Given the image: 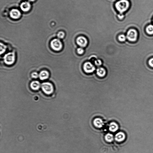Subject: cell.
I'll list each match as a JSON object with an SVG mask.
<instances>
[{"label": "cell", "instance_id": "cell-4", "mask_svg": "<svg viewBox=\"0 0 153 153\" xmlns=\"http://www.w3.org/2000/svg\"><path fill=\"white\" fill-rule=\"evenodd\" d=\"M51 47L54 50L59 51L62 48V44L59 39H55L53 40L51 43Z\"/></svg>", "mask_w": 153, "mask_h": 153}, {"label": "cell", "instance_id": "cell-23", "mask_svg": "<svg viewBox=\"0 0 153 153\" xmlns=\"http://www.w3.org/2000/svg\"><path fill=\"white\" fill-rule=\"evenodd\" d=\"M31 76L33 78H37L38 77L39 75L37 73L34 72L32 74Z\"/></svg>", "mask_w": 153, "mask_h": 153}, {"label": "cell", "instance_id": "cell-2", "mask_svg": "<svg viewBox=\"0 0 153 153\" xmlns=\"http://www.w3.org/2000/svg\"><path fill=\"white\" fill-rule=\"evenodd\" d=\"M41 87L44 92L47 94H51L53 92V87L52 84L49 83H43L42 84Z\"/></svg>", "mask_w": 153, "mask_h": 153}, {"label": "cell", "instance_id": "cell-19", "mask_svg": "<svg viewBox=\"0 0 153 153\" xmlns=\"http://www.w3.org/2000/svg\"><path fill=\"white\" fill-rule=\"evenodd\" d=\"M127 37L124 34H121L119 36L118 38L121 42H124L125 41Z\"/></svg>", "mask_w": 153, "mask_h": 153}, {"label": "cell", "instance_id": "cell-22", "mask_svg": "<svg viewBox=\"0 0 153 153\" xmlns=\"http://www.w3.org/2000/svg\"><path fill=\"white\" fill-rule=\"evenodd\" d=\"M95 64L97 66H101L102 64V62L100 60H95Z\"/></svg>", "mask_w": 153, "mask_h": 153}, {"label": "cell", "instance_id": "cell-14", "mask_svg": "<svg viewBox=\"0 0 153 153\" xmlns=\"http://www.w3.org/2000/svg\"><path fill=\"white\" fill-rule=\"evenodd\" d=\"M31 87L33 90H38L40 87V83L37 81H33L31 83Z\"/></svg>", "mask_w": 153, "mask_h": 153}, {"label": "cell", "instance_id": "cell-13", "mask_svg": "<svg viewBox=\"0 0 153 153\" xmlns=\"http://www.w3.org/2000/svg\"><path fill=\"white\" fill-rule=\"evenodd\" d=\"M49 75V73L48 72L46 71H43L40 72L39 77L40 80H43L47 79Z\"/></svg>", "mask_w": 153, "mask_h": 153}, {"label": "cell", "instance_id": "cell-26", "mask_svg": "<svg viewBox=\"0 0 153 153\" xmlns=\"http://www.w3.org/2000/svg\"><path fill=\"white\" fill-rule=\"evenodd\" d=\"M29 1H34L35 0H28Z\"/></svg>", "mask_w": 153, "mask_h": 153}, {"label": "cell", "instance_id": "cell-18", "mask_svg": "<svg viewBox=\"0 0 153 153\" xmlns=\"http://www.w3.org/2000/svg\"><path fill=\"white\" fill-rule=\"evenodd\" d=\"M6 49V46L3 44L0 43V54H3Z\"/></svg>", "mask_w": 153, "mask_h": 153}, {"label": "cell", "instance_id": "cell-21", "mask_svg": "<svg viewBox=\"0 0 153 153\" xmlns=\"http://www.w3.org/2000/svg\"><path fill=\"white\" fill-rule=\"evenodd\" d=\"M77 52L78 53L80 54H83L84 52V50L81 47L78 48L77 49Z\"/></svg>", "mask_w": 153, "mask_h": 153}, {"label": "cell", "instance_id": "cell-3", "mask_svg": "<svg viewBox=\"0 0 153 153\" xmlns=\"http://www.w3.org/2000/svg\"><path fill=\"white\" fill-rule=\"evenodd\" d=\"M127 38L131 42H135L137 40L138 33L137 31L134 29H131L127 33Z\"/></svg>", "mask_w": 153, "mask_h": 153}, {"label": "cell", "instance_id": "cell-9", "mask_svg": "<svg viewBox=\"0 0 153 153\" xmlns=\"http://www.w3.org/2000/svg\"><path fill=\"white\" fill-rule=\"evenodd\" d=\"M20 7L22 11L26 12L28 11L31 9V6L29 2L25 1L22 3Z\"/></svg>", "mask_w": 153, "mask_h": 153}, {"label": "cell", "instance_id": "cell-25", "mask_svg": "<svg viewBox=\"0 0 153 153\" xmlns=\"http://www.w3.org/2000/svg\"><path fill=\"white\" fill-rule=\"evenodd\" d=\"M124 17V16L123 14H120V13L119 15H118V17L120 19H122Z\"/></svg>", "mask_w": 153, "mask_h": 153}, {"label": "cell", "instance_id": "cell-7", "mask_svg": "<svg viewBox=\"0 0 153 153\" xmlns=\"http://www.w3.org/2000/svg\"><path fill=\"white\" fill-rule=\"evenodd\" d=\"M76 42L77 44L82 48L87 46L88 43L87 39L83 36H80L77 38Z\"/></svg>", "mask_w": 153, "mask_h": 153}, {"label": "cell", "instance_id": "cell-6", "mask_svg": "<svg viewBox=\"0 0 153 153\" xmlns=\"http://www.w3.org/2000/svg\"><path fill=\"white\" fill-rule=\"evenodd\" d=\"M84 70L87 73H92L95 70L94 66L90 62H87L84 63Z\"/></svg>", "mask_w": 153, "mask_h": 153}, {"label": "cell", "instance_id": "cell-5", "mask_svg": "<svg viewBox=\"0 0 153 153\" xmlns=\"http://www.w3.org/2000/svg\"><path fill=\"white\" fill-rule=\"evenodd\" d=\"M4 62L7 65H11L15 61L14 54L13 52H10L6 54L4 57Z\"/></svg>", "mask_w": 153, "mask_h": 153}, {"label": "cell", "instance_id": "cell-15", "mask_svg": "<svg viewBox=\"0 0 153 153\" xmlns=\"http://www.w3.org/2000/svg\"><path fill=\"white\" fill-rule=\"evenodd\" d=\"M119 128L117 124L115 122L111 123L110 124L109 130L112 132H115L117 131Z\"/></svg>", "mask_w": 153, "mask_h": 153}, {"label": "cell", "instance_id": "cell-8", "mask_svg": "<svg viewBox=\"0 0 153 153\" xmlns=\"http://www.w3.org/2000/svg\"><path fill=\"white\" fill-rule=\"evenodd\" d=\"M10 15L12 18L17 19L20 17L21 13L18 10L16 9H13L10 11Z\"/></svg>", "mask_w": 153, "mask_h": 153}, {"label": "cell", "instance_id": "cell-10", "mask_svg": "<svg viewBox=\"0 0 153 153\" xmlns=\"http://www.w3.org/2000/svg\"><path fill=\"white\" fill-rule=\"evenodd\" d=\"M94 124L95 127L98 128H102L104 125L102 120L99 118H97L94 120Z\"/></svg>", "mask_w": 153, "mask_h": 153}, {"label": "cell", "instance_id": "cell-1", "mask_svg": "<svg viewBox=\"0 0 153 153\" xmlns=\"http://www.w3.org/2000/svg\"><path fill=\"white\" fill-rule=\"evenodd\" d=\"M115 6L120 14H123L129 8L130 3L128 0H120L116 3Z\"/></svg>", "mask_w": 153, "mask_h": 153}, {"label": "cell", "instance_id": "cell-11", "mask_svg": "<svg viewBox=\"0 0 153 153\" xmlns=\"http://www.w3.org/2000/svg\"><path fill=\"white\" fill-rule=\"evenodd\" d=\"M125 135L123 133L119 132L115 136V139L118 142H121L125 140Z\"/></svg>", "mask_w": 153, "mask_h": 153}, {"label": "cell", "instance_id": "cell-12", "mask_svg": "<svg viewBox=\"0 0 153 153\" xmlns=\"http://www.w3.org/2000/svg\"><path fill=\"white\" fill-rule=\"evenodd\" d=\"M97 74L98 76L101 77H103L105 76L106 72L105 69L102 67L98 68L97 70Z\"/></svg>", "mask_w": 153, "mask_h": 153}, {"label": "cell", "instance_id": "cell-16", "mask_svg": "<svg viewBox=\"0 0 153 153\" xmlns=\"http://www.w3.org/2000/svg\"><path fill=\"white\" fill-rule=\"evenodd\" d=\"M105 139L108 142H111L113 140V135L108 133L106 135L105 137Z\"/></svg>", "mask_w": 153, "mask_h": 153}, {"label": "cell", "instance_id": "cell-17", "mask_svg": "<svg viewBox=\"0 0 153 153\" xmlns=\"http://www.w3.org/2000/svg\"><path fill=\"white\" fill-rule=\"evenodd\" d=\"M146 31L148 34H153V25H150L148 26L146 28Z\"/></svg>", "mask_w": 153, "mask_h": 153}, {"label": "cell", "instance_id": "cell-20", "mask_svg": "<svg viewBox=\"0 0 153 153\" xmlns=\"http://www.w3.org/2000/svg\"><path fill=\"white\" fill-rule=\"evenodd\" d=\"M65 35V34L64 32L63 31H60L57 34V37L59 38L62 39L64 38Z\"/></svg>", "mask_w": 153, "mask_h": 153}, {"label": "cell", "instance_id": "cell-24", "mask_svg": "<svg viewBox=\"0 0 153 153\" xmlns=\"http://www.w3.org/2000/svg\"><path fill=\"white\" fill-rule=\"evenodd\" d=\"M149 65L153 68V58L150 59L149 61Z\"/></svg>", "mask_w": 153, "mask_h": 153}]
</instances>
